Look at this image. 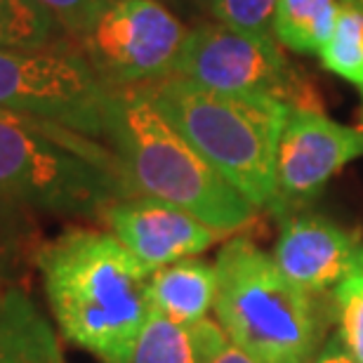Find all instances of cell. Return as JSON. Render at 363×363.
Listing matches in <instances>:
<instances>
[{
    "instance_id": "cell-1",
    "label": "cell",
    "mask_w": 363,
    "mask_h": 363,
    "mask_svg": "<svg viewBox=\"0 0 363 363\" xmlns=\"http://www.w3.org/2000/svg\"><path fill=\"white\" fill-rule=\"evenodd\" d=\"M35 269L71 345L101 363H130L151 314V272L111 231L69 229L43 241Z\"/></svg>"
},
{
    "instance_id": "cell-2",
    "label": "cell",
    "mask_w": 363,
    "mask_h": 363,
    "mask_svg": "<svg viewBox=\"0 0 363 363\" xmlns=\"http://www.w3.org/2000/svg\"><path fill=\"white\" fill-rule=\"evenodd\" d=\"M104 140L133 196L172 203L227 236L255 217L257 208L184 140L142 88L111 90Z\"/></svg>"
},
{
    "instance_id": "cell-3",
    "label": "cell",
    "mask_w": 363,
    "mask_h": 363,
    "mask_svg": "<svg viewBox=\"0 0 363 363\" xmlns=\"http://www.w3.org/2000/svg\"><path fill=\"white\" fill-rule=\"evenodd\" d=\"M133 196L116 154L92 137L0 111V199L33 213L101 217Z\"/></svg>"
},
{
    "instance_id": "cell-4",
    "label": "cell",
    "mask_w": 363,
    "mask_h": 363,
    "mask_svg": "<svg viewBox=\"0 0 363 363\" xmlns=\"http://www.w3.org/2000/svg\"><path fill=\"white\" fill-rule=\"evenodd\" d=\"M142 90L238 194L274 213L276 151L288 104L213 92L179 76Z\"/></svg>"
},
{
    "instance_id": "cell-5",
    "label": "cell",
    "mask_w": 363,
    "mask_h": 363,
    "mask_svg": "<svg viewBox=\"0 0 363 363\" xmlns=\"http://www.w3.org/2000/svg\"><path fill=\"white\" fill-rule=\"evenodd\" d=\"M215 316L259 363H309L323 342L318 297L304 293L250 238H231L215 259Z\"/></svg>"
},
{
    "instance_id": "cell-6",
    "label": "cell",
    "mask_w": 363,
    "mask_h": 363,
    "mask_svg": "<svg viewBox=\"0 0 363 363\" xmlns=\"http://www.w3.org/2000/svg\"><path fill=\"white\" fill-rule=\"evenodd\" d=\"M111 88L81 48H0V111L28 116L104 140Z\"/></svg>"
},
{
    "instance_id": "cell-7",
    "label": "cell",
    "mask_w": 363,
    "mask_h": 363,
    "mask_svg": "<svg viewBox=\"0 0 363 363\" xmlns=\"http://www.w3.org/2000/svg\"><path fill=\"white\" fill-rule=\"evenodd\" d=\"M172 76L234 97L321 108L314 88L283 57L279 43L243 33L220 21H208L186 31Z\"/></svg>"
},
{
    "instance_id": "cell-8",
    "label": "cell",
    "mask_w": 363,
    "mask_h": 363,
    "mask_svg": "<svg viewBox=\"0 0 363 363\" xmlns=\"http://www.w3.org/2000/svg\"><path fill=\"white\" fill-rule=\"evenodd\" d=\"M186 28L161 0H106L78 48L111 90L142 88L175 74Z\"/></svg>"
},
{
    "instance_id": "cell-9",
    "label": "cell",
    "mask_w": 363,
    "mask_h": 363,
    "mask_svg": "<svg viewBox=\"0 0 363 363\" xmlns=\"http://www.w3.org/2000/svg\"><path fill=\"white\" fill-rule=\"evenodd\" d=\"M359 158H363V128L333 121L314 106H290L276 151L274 215L302 208Z\"/></svg>"
},
{
    "instance_id": "cell-10",
    "label": "cell",
    "mask_w": 363,
    "mask_h": 363,
    "mask_svg": "<svg viewBox=\"0 0 363 363\" xmlns=\"http://www.w3.org/2000/svg\"><path fill=\"white\" fill-rule=\"evenodd\" d=\"M99 220L149 272L201 255L227 236L186 210L151 196L116 199Z\"/></svg>"
},
{
    "instance_id": "cell-11",
    "label": "cell",
    "mask_w": 363,
    "mask_h": 363,
    "mask_svg": "<svg viewBox=\"0 0 363 363\" xmlns=\"http://www.w3.org/2000/svg\"><path fill=\"white\" fill-rule=\"evenodd\" d=\"M274 245L276 267L304 293L330 295L363 252V238L330 217L288 210Z\"/></svg>"
},
{
    "instance_id": "cell-12",
    "label": "cell",
    "mask_w": 363,
    "mask_h": 363,
    "mask_svg": "<svg viewBox=\"0 0 363 363\" xmlns=\"http://www.w3.org/2000/svg\"><path fill=\"white\" fill-rule=\"evenodd\" d=\"M217 297L215 262L186 257L151 272L149 302L151 309L170 321L194 325L210 318Z\"/></svg>"
},
{
    "instance_id": "cell-13",
    "label": "cell",
    "mask_w": 363,
    "mask_h": 363,
    "mask_svg": "<svg viewBox=\"0 0 363 363\" xmlns=\"http://www.w3.org/2000/svg\"><path fill=\"white\" fill-rule=\"evenodd\" d=\"M224 342L227 335L213 318L184 325L151 309L130 363H208Z\"/></svg>"
},
{
    "instance_id": "cell-14",
    "label": "cell",
    "mask_w": 363,
    "mask_h": 363,
    "mask_svg": "<svg viewBox=\"0 0 363 363\" xmlns=\"http://www.w3.org/2000/svg\"><path fill=\"white\" fill-rule=\"evenodd\" d=\"M0 363H64L55 328L24 288L0 293Z\"/></svg>"
},
{
    "instance_id": "cell-15",
    "label": "cell",
    "mask_w": 363,
    "mask_h": 363,
    "mask_svg": "<svg viewBox=\"0 0 363 363\" xmlns=\"http://www.w3.org/2000/svg\"><path fill=\"white\" fill-rule=\"evenodd\" d=\"M43 241L33 210L0 199V293L24 288Z\"/></svg>"
},
{
    "instance_id": "cell-16",
    "label": "cell",
    "mask_w": 363,
    "mask_h": 363,
    "mask_svg": "<svg viewBox=\"0 0 363 363\" xmlns=\"http://www.w3.org/2000/svg\"><path fill=\"white\" fill-rule=\"evenodd\" d=\"M342 0H279L272 33L281 48L297 55H318L335 31Z\"/></svg>"
},
{
    "instance_id": "cell-17",
    "label": "cell",
    "mask_w": 363,
    "mask_h": 363,
    "mask_svg": "<svg viewBox=\"0 0 363 363\" xmlns=\"http://www.w3.org/2000/svg\"><path fill=\"white\" fill-rule=\"evenodd\" d=\"M316 57L325 71L350 83L363 101V12L354 0L340 3L335 31Z\"/></svg>"
},
{
    "instance_id": "cell-18",
    "label": "cell",
    "mask_w": 363,
    "mask_h": 363,
    "mask_svg": "<svg viewBox=\"0 0 363 363\" xmlns=\"http://www.w3.org/2000/svg\"><path fill=\"white\" fill-rule=\"evenodd\" d=\"M60 24L33 0H0V48H45Z\"/></svg>"
},
{
    "instance_id": "cell-19",
    "label": "cell",
    "mask_w": 363,
    "mask_h": 363,
    "mask_svg": "<svg viewBox=\"0 0 363 363\" xmlns=\"http://www.w3.org/2000/svg\"><path fill=\"white\" fill-rule=\"evenodd\" d=\"M337 335L354 357L363 363V252L352 272L330 293Z\"/></svg>"
},
{
    "instance_id": "cell-20",
    "label": "cell",
    "mask_w": 363,
    "mask_h": 363,
    "mask_svg": "<svg viewBox=\"0 0 363 363\" xmlns=\"http://www.w3.org/2000/svg\"><path fill=\"white\" fill-rule=\"evenodd\" d=\"M279 0H203L215 21L257 38L274 40L272 21Z\"/></svg>"
},
{
    "instance_id": "cell-21",
    "label": "cell",
    "mask_w": 363,
    "mask_h": 363,
    "mask_svg": "<svg viewBox=\"0 0 363 363\" xmlns=\"http://www.w3.org/2000/svg\"><path fill=\"white\" fill-rule=\"evenodd\" d=\"M33 3L43 7L60 24L62 31H67L74 38H81L92 26V21L97 19L106 0H33Z\"/></svg>"
},
{
    "instance_id": "cell-22",
    "label": "cell",
    "mask_w": 363,
    "mask_h": 363,
    "mask_svg": "<svg viewBox=\"0 0 363 363\" xmlns=\"http://www.w3.org/2000/svg\"><path fill=\"white\" fill-rule=\"evenodd\" d=\"M309 363H361L354 354L347 350V345L340 340L337 333H333L321 342V347L314 352Z\"/></svg>"
},
{
    "instance_id": "cell-23",
    "label": "cell",
    "mask_w": 363,
    "mask_h": 363,
    "mask_svg": "<svg viewBox=\"0 0 363 363\" xmlns=\"http://www.w3.org/2000/svg\"><path fill=\"white\" fill-rule=\"evenodd\" d=\"M208 363H259L250 357V354H245L241 347H236L231 340L227 337V342H224L220 350H217L213 357H210Z\"/></svg>"
},
{
    "instance_id": "cell-24",
    "label": "cell",
    "mask_w": 363,
    "mask_h": 363,
    "mask_svg": "<svg viewBox=\"0 0 363 363\" xmlns=\"http://www.w3.org/2000/svg\"><path fill=\"white\" fill-rule=\"evenodd\" d=\"M354 3H357V5L361 7V12H363V0H354Z\"/></svg>"
}]
</instances>
